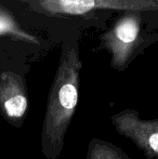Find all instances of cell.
<instances>
[{"instance_id":"obj_3","label":"cell","mask_w":158,"mask_h":159,"mask_svg":"<svg viewBox=\"0 0 158 159\" xmlns=\"http://www.w3.org/2000/svg\"><path fill=\"white\" fill-rule=\"evenodd\" d=\"M115 130L130 140L145 159H158V118H142L135 109H124L111 116Z\"/></svg>"},{"instance_id":"obj_7","label":"cell","mask_w":158,"mask_h":159,"mask_svg":"<svg viewBox=\"0 0 158 159\" xmlns=\"http://www.w3.org/2000/svg\"><path fill=\"white\" fill-rule=\"evenodd\" d=\"M1 35H9L14 39L33 44L39 43L35 36L21 29L13 14L2 6H0V36Z\"/></svg>"},{"instance_id":"obj_6","label":"cell","mask_w":158,"mask_h":159,"mask_svg":"<svg viewBox=\"0 0 158 159\" xmlns=\"http://www.w3.org/2000/svg\"><path fill=\"white\" fill-rule=\"evenodd\" d=\"M87 159H133L115 144L98 138L88 143Z\"/></svg>"},{"instance_id":"obj_5","label":"cell","mask_w":158,"mask_h":159,"mask_svg":"<svg viewBox=\"0 0 158 159\" xmlns=\"http://www.w3.org/2000/svg\"><path fill=\"white\" fill-rule=\"evenodd\" d=\"M28 92L22 76L11 71L0 74V114L12 126L20 128L28 110Z\"/></svg>"},{"instance_id":"obj_4","label":"cell","mask_w":158,"mask_h":159,"mask_svg":"<svg viewBox=\"0 0 158 159\" xmlns=\"http://www.w3.org/2000/svg\"><path fill=\"white\" fill-rule=\"evenodd\" d=\"M32 9L54 16H84L96 11H140L141 0H37L26 2Z\"/></svg>"},{"instance_id":"obj_2","label":"cell","mask_w":158,"mask_h":159,"mask_svg":"<svg viewBox=\"0 0 158 159\" xmlns=\"http://www.w3.org/2000/svg\"><path fill=\"white\" fill-rule=\"evenodd\" d=\"M99 40V49L110 54L111 67L124 72L138 56L157 43L158 32L147 31L142 12L126 10L120 12Z\"/></svg>"},{"instance_id":"obj_1","label":"cell","mask_w":158,"mask_h":159,"mask_svg":"<svg viewBox=\"0 0 158 159\" xmlns=\"http://www.w3.org/2000/svg\"><path fill=\"white\" fill-rule=\"evenodd\" d=\"M81 69L77 39L65 40L47 96L43 122L41 148L47 159L59 158L63 149L64 139L77 107Z\"/></svg>"}]
</instances>
